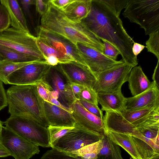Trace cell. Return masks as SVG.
<instances>
[{
    "label": "cell",
    "mask_w": 159,
    "mask_h": 159,
    "mask_svg": "<svg viewBox=\"0 0 159 159\" xmlns=\"http://www.w3.org/2000/svg\"><path fill=\"white\" fill-rule=\"evenodd\" d=\"M80 22L98 39L116 48L125 64L133 67L138 64L132 51L134 40L124 27L119 16L105 0H92L90 11Z\"/></svg>",
    "instance_id": "1"
},
{
    "label": "cell",
    "mask_w": 159,
    "mask_h": 159,
    "mask_svg": "<svg viewBox=\"0 0 159 159\" xmlns=\"http://www.w3.org/2000/svg\"><path fill=\"white\" fill-rule=\"evenodd\" d=\"M40 26L52 32L61 36L76 45L80 43L103 53L102 42L87 30L81 22L69 20L62 11L49 1L46 12L41 17Z\"/></svg>",
    "instance_id": "2"
},
{
    "label": "cell",
    "mask_w": 159,
    "mask_h": 159,
    "mask_svg": "<svg viewBox=\"0 0 159 159\" xmlns=\"http://www.w3.org/2000/svg\"><path fill=\"white\" fill-rule=\"evenodd\" d=\"M6 93L11 116L30 118L47 127L44 101L38 93L36 84L13 85Z\"/></svg>",
    "instance_id": "3"
},
{
    "label": "cell",
    "mask_w": 159,
    "mask_h": 159,
    "mask_svg": "<svg viewBox=\"0 0 159 159\" xmlns=\"http://www.w3.org/2000/svg\"><path fill=\"white\" fill-rule=\"evenodd\" d=\"M123 15L139 25L145 35L159 31V0H128Z\"/></svg>",
    "instance_id": "4"
},
{
    "label": "cell",
    "mask_w": 159,
    "mask_h": 159,
    "mask_svg": "<svg viewBox=\"0 0 159 159\" xmlns=\"http://www.w3.org/2000/svg\"><path fill=\"white\" fill-rule=\"evenodd\" d=\"M6 127L25 139L38 146L50 147L47 127L30 118L11 116L4 122Z\"/></svg>",
    "instance_id": "5"
},
{
    "label": "cell",
    "mask_w": 159,
    "mask_h": 159,
    "mask_svg": "<svg viewBox=\"0 0 159 159\" xmlns=\"http://www.w3.org/2000/svg\"><path fill=\"white\" fill-rule=\"evenodd\" d=\"M0 45L45 61L38 46L36 37L30 33L9 28L0 33Z\"/></svg>",
    "instance_id": "6"
},
{
    "label": "cell",
    "mask_w": 159,
    "mask_h": 159,
    "mask_svg": "<svg viewBox=\"0 0 159 159\" xmlns=\"http://www.w3.org/2000/svg\"><path fill=\"white\" fill-rule=\"evenodd\" d=\"M104 135L89 130L75 123L73 129L51 147L69 154L101 140Z\"/></svg>",
    "instance_id": "7"
},
{
    "label": "cell",
    "mask_w": 159,
    "mask_h": 159,
    "mask_svg": "<svg viewBox=\"0 0 159 159\" xmlns=\"http://www.w3.org/2000/svg\"><path fill=\"white\" fill-rule=\"evenodd\" d=\"M133 67L124 63L98 74L94 89L97 93H122L121 87Z\"/></svg>",
    "instance_id": "8"
},
{
    "label": "cell",
    "mask_w": 159,
    "mask_h": 159,
    "mask_svg": "<svg viewBox=\"0 0 159 159\" xmlns=\"http://www.w3.org/2000/svg\"><path fill=\"white\" fill-rule=\"evenodd\" d=\"M0 143L15 159H30L40 152L39 146L27 140L6 126H2Z\"/></svg>",
    "instance_id": "9"
},
{
    "label": "cell",
    "mask_w": 159,
    "mask_h": 159,
    "mask_svg": "<svg viewBox=\"0 0 159 159\" xmlns=\"http://www.w3.org/2000/svg\"><path fill=\"white\" fill-rule=\"evenodd\" d=\"M51 66L45 61H37L26 65L8 76L7 84L18 85L36 84L43 79Z\"/></svg>",
    "instance_id": "10"
},
{
    "label": "cell",
    "mask_w": 159,
    "mask_h": 159,
    "mask_svg": "<svg viewBox=\"0 0 159 159\" xmlns=\"http://www.w3.org/2000/svg\"><path fill=\"white\" fill-rule=\"evenodd\" d=\"M76 46L86 66L95 75L124 63L122 60H114L99 51L82 43H77Z\"/></svg>",
    "instance_id": "11"
},
{
    "label": "cell",
    "mask_w": 159,
    "mask_h": 159,
    "mask_svg": "<svg viewBox=\"0 0 159 159\" xmlns=\"http://www.w3.org/2000/svg\"><path fill=\"white\" fill-rule=\"evenodd\" d=\"M43 80L50 86L51 90L57 92L58 101L64 106L70 108L77 99L72 91L70 83L57 66H51Z\"/></svg>",
    "instance_id": "12"
},
{
    "label": "cell",
    "mask_w": 159,
    "mask_h": 159,
    "mask_svg": "<svg viewBox=\"0 0 159 159\" xmlns=\"http://www.w3.org/2000/svg\"><path fill=\"white\" fill-rule=\"evenodd\" d=\"M37 34V37L42 39L60 52L70 57L75 62L86 66L76 45L70 40L40 26L38 27Z\"/></svg>",
    "instance_id": "13"
},
{
    "label": "cell",
    "mask_w": 159,
    "mask_h": 159,
    "mask_svg": "<svg viewBox=\"0 0 159 159\" xmlns=\"http://www.w3.org/2000/svg\"><path fill=\"white\" fill-rule=\"evenodd\" d=\"M57 66L70 83L94 89L96 77L87 66L75 62L59 64Z\"/></svg>",
    "instance_id": "14"
},
{
    "label": "cell",
    "mask_w": 159,
    "mask_h": 159,
    "mask_svg": "<svg viewBox=\"0 0 159 159\" xmlns=\"http://www.w3.org/2000/svg\"><path fill=\"white\" fill-rule=\"evenodd\" d=\"M103 121L105 132L111 131L135 137L144 141L143 136L136 126L130 123L123 116L121 112L105 111Z\"/></svg>",
    "instance_id": "15"
},
{
    "label": "cell",
    "mask_w": 159,
    "mask_h": 159,
    "mask_svg": "<svg viewBox=\"0 0 159 159\" xmlns=\"http://www.w3.org/2000/svg\"><path fill=\"white\" fill-rule=\"evenodd\" d=\"M75 123L89 130L104 135L105 130L103 119L86 110L78 99L70 107Z\"/></svg>",
    "instance_id": "16"
},
{
    "label": "cell",
    "mask_w": 159,
    "mask_h": 159,
    "mask_svg": "<svg viewBox=\"0 0 159 159\" xmlns=\"http://www.w3.org/2000/svg\"><path fill=\"white\" fill-rule=\"evenodd\" d=\"M159 107V88L154 84L144 92L126 98L124 109L133 111Z\"/></svg>",
    "instance_id": "17"
},
{
    "label": "cell",
    "mask_w": 159,
    "mask_h": 159,
    "mask_svg": "<svg viewBox=\"0 0 159 159\" xmlns=\"http://www.w3.org/2000/svg\"><path fill=\"white\" fill-rule=\"evenodd\" d=\"M43 107L48 126H74L72 113L46 101H43Z\"/></svg>",
    "instance_id": "18"
},
{
    "label": "cell",
    "mask_w": 159,
    "mask_h": 159,
    "mask_svg": "<svg viewBox=\"0 0 159 159\" xmlns=\"http://www.w3.org/2000/svg\"><path fill=\"white\" fill-rule=\"evenodd\" d=\"M129 89L133 96L146 91L154 84L151 82L143 72L140 66L132 68L127 80Z\"/></svg>",
    "instance_id": "19"
},
{
    "label": "cell",
    "mask_w": 159,
    "mask_h": 159,
    "mask_svg": "<svg viewBox=\"0 0 159 159\" xmlns=\"http://www.w3.org/2000/svg\"><path fill=\"white\" fill-rule=\"evenodd\" d=\"M1 4L6 8L9 15L11 25L16 29L30 33L21 8L16 0H1Z\"/></svg>",
    "instance_id": "20"
},
{
    "label": "cell",
    "mask_w": 159,
    "mask_h": 159,
    "mask_svg": "<svg viewBox=\"0 0 159 159\" xmlns=\"http://www.w3.org/2000/svg\"><path fill=\"white\" fill-rule=\"evenodd\" d=\"M91 3L92 0H75L62 11L69 20L80 23L89 13Z\"/></svg>",
    "instance_id": "21"
},
{
    "label": "cell",
    "mask_w": 159,
    "mask_h": 159,
    "mask_svg": "<svg viewBox=\"0 0 159 159\" xmlns=\"http://www.w3.org/2000/svg\"><path fill=\"white\" fill-rule=\"evenodd\" d=\"M98 102L102 111L121 112L124 109L125 98L122 93H97Z\"/></svg>",
    "instance_id": "22"
},
{
    "label": "cell",
    "mask_w": 159,
    "mask_h": 159,
    "mask_svg": "<svg viewBox=\"0 0 159 159\" xmlns=\"http://www.w3.org/2000/svg\"><path fill=\"white\" fill-rule=\"evenodd\" d=\"M136 127L144 141L159 154V121L141 124Z\"/></svg>",
    "instance_id": "23"
},
{
    "label": "cell",
    "mask_w": 159,
    "mask_h": 159,
    "mask_svg": "<svg viewBox=\"0 0 159 159\" xmlns=\"http://www.w3.org/2000/svg\"><path fill=\"white\" fill-rule=\"evenodd\" d=\"M105 133L115 143L124 148L133 159H141L137 152L131 136L110 131H106Z\"/></svg>",
    "instance_id": "24"
},
{
    "label": "cell",
    "mask_w": 159,
    "mask_h": 159,
    "mask_svg": "<svg viewBox=\"0 0 159 159\" xmlns=\"http://www.w3.org/2000/svg\"><path fill=\"white\" fill-rule=\"evenodd\" d=\"M102 146L97 159H124L119 146L105 133L102 139Z\"/></svg>",
    "instance_id": "25"
},
{
    "label": "cell",
    "mask_w": 159,
    "mask_h": 159,
    "mask_svg": "<svg viewBox=\"0 0 159 159\" xmlns=\"http://www.w3.org/2000/svg\"><path fill=\"white\" fill-rule=\"evenodd\" d=\"M36 42L40 51L45 58V61L47 58L55 57L58 59L59 64L75 62L70 57L60 52L42 39L36 37Z\"/></svg>",
    "instance_id": "26"
},
{
    "label": "cell",
    "mask_w": 159,
    "mask_h": 159,
    "mask_svg": "<svg viewBox=\"0 0 159 159\" xmlns=\"http://www.w3.org/2000/svg\"><path fill=\"white\" fill-rule=\"evenodd\" d=\"M0 53L3 60L18 63L42 61L8 47L0 45Z\"/></svg>",
    "instance_id": "27"
},
{
    "label": "cell",
    "mask_w": 159,
    "mask_h": 159,
    "mask_svg": "<svg viewBox=\"0 0 159 159\" xmlns=\"http://www.w3.org/2000/svg\"><path fill=\"white\" fill-rule=\"evenodd\" d=\"M102 146V142L101 139L68 154L80 157L82 159H97Z\"/></svg>",
    "instance_id": "28"
},
{
    "label": "cell",
    "mask_w": 159,
    "mask_h": 159,
    "mask_svg": "<svg viewBox=\"0 0 159 159\" xmlns=\"http://www.w3.org/2000/svg\"><path fill=\"white\" fill-rule=\"evenodd\" d=\"M36 61L18 63L6 60L0 61V80L7 84V78L9 75L21 67Z\"/></svg>",
    "instance_id": "29"
},
{
    "label": "cell",
    "mask_w": 159,
    "mask_h": 159,
    "mask_svg": "<svg viewBox=\"0 0 159 159\" xmlns=\"http://www.w3.org/2000/svg\"><path fill=\"white\" fill-rule=\"evenodd\" d=\"M131 138L141 159H147L156 154H158L145 142L132 136Z\"/></svg>",
    "instance_id": "30"
},
{
    "label": "cell",
    "mask_w": 159,
    "mask_h": 159,
    "mask_svg": "<svg viewBox=\"0 0 159 159\" xmlns=\"http://www.w3.org/2000/svg\"><path fill=\"white\" fill-rule=\"evenodd\" d=\"M74 127H64L49 125L47 127L50 138V147L61 138L73 129Z\"/></svg>",
    "instance_id": "31"
},
{
    "label": "cell",
    "mask_w": 159,
    "mask_h": 159,
    "mask_svg": "<svg viewBox=\"0 0 159 159\" xmlns=\"http://www.w3.org/2000/svg\"><path fill=\"white\" fill-rule=\"evenodd\" d=\"M157 108H159V107L133 111L124 109L121 112L126 120L133 124L146 116L153 110Z\"/></svg>",
    "instance_id": "32"
},
{
    "label": "cell",
    "mask_w": 159,
    "mask_h": 159,
    "mask_svg": "<svg viewBox=\"0 0 159 159\" xmlns=\"http://www.w3.org/2000/svg\"><path fill=\"white\" fill-rule=\"evenodd\" d=\"M146 41V47L147 51L154 54L159 60V31L149 34Z\"/></svg>",
    "instance_id": "33"
},
{
    "label": "cell",
    "mask_w": 159,
    "mask_h": 159,
    "mask_svg": "<svg viewBox=\"0 0 159 159\" xmlns=\"http://www.w3.org/2000/svg\"><path fill=\"white\" fill-rule=\"evenodd\" d=\"M78 100H83L98 105L97 93L93 89L84 86L81 91L75 95Z\"/></svg>",
    "instance_id": "34"
},
{
    "label": "cell",
    "mask_w": 159,
    "mask_h": 159,
    "mask_svg": "<svg viewBox=\"0 0 159 159\" xmlns=\"http://www.w3.org/2000/svg\"><path fill=\"white\" fill-rule=\"evenodd\" d=\"M40 159H82L81 158L68 155L66 153L52 148L43 154Z\"/></svg>",
    "instance_id": "35"
},
{
    "label": "cell",
    "mask_w": 159,
    "mask_h": 159,
    "mask_svg": "<svg viewBox=\"0 0 159 159\" xmlns=\"http://www.w3.org/2000/svg\"><path fill=\"white\" fill-rule=\"evenodd\" d=\"M37 90L38 94L44 101L49 102L51 95V88L43 80L36 84Z\"/></svg>",
    "instance_id": "36"
},
{
    "label": "cell",
    "mask_w": 159,
    "mask_h": 159,
    "mask_svg": "<svg viewBox=\"0 0 159 159\" xmlns=\"http://www.w3.org/2000/svg\"><path fill=\"white\" fill-rule=\"evenodd\" d=\"M11 25L8 12L3 5L0 4V33L8 29Z\"/></svg>",
    "instance_id": "37"
},
{
    "label": "cell",
    "mask_w": 159,
    "mask_h": 159,
    "mask_svg": "<svg viewBox=\"0 0 159 159\" xmlns=\"http://www.w3.org/2000/svg\"><path fill=\"white\" fill-rule=\"evenodd\" d=\"M78 100L82 106L86 110L97 116L103 119L104 116L102 111L98 106L83 100Z\"/></svg>",
    "instance_id": "38"
},
{
    "label": "cell",
    "mask_w": 159,
    "mask_h": 159,
    "mask_svg": "<svg viewBox=\"0 0 159 159\" xmlns=\"http://www.w3.org/2000/svg\"><path fill=\"white\" fill-rule=\"evenodd\" d=\"M104 46L103 54L107 57L115 60L119 55H120L119 51L113 45L107 42L102 41Z\"/></svg>",
    "instance_id": "39"
},
{
    "label": "cell",
    "mask_w": 159,
    "mask_h": 159,
    "mask_svg": "<svg viewBox=\"0 0 159 159\" xmlns=\"http://www.w3.org/2000/svg\"><path fill=\"white\" fill-rule=\"evenodd\" d=\"M105 1L114 10L117 14L120 16L121 11L125 8L128 0Z\"/></svg>",
    "instance_id": "40"
},
{
    "label": "cell",
    "mask_w": 159,
    "mask_h": 159,
    "mask_svg": "<svg viewBox=\"0 0 159 159\" xmlns=\"http://www.w3.org/2000/svg\"><path fill=\"white\" fill-rule=\"evenodd\" d=\"M49 0H37L35 6L36 11L42 16L47 11L48 7Z\"/></svg>",
    "instance_id": "41"
},
{
    "label": "cell",
    "mask_w": 159,
    "mask_h": 159,
    "mask_svg": "<svg viewBox=\"0 0 159 159\" xmlns=\"http://www.w3.org/2000/svg\"><path fill=\"white\" fill-rule=\"evenodd\" d=\"M7 105L6 93L2 82L0 80V111Z\"/></svg>",
    "instance_id": "42"
},
{
    "label": "cell",
    "mask_w": 159,
    "mask_h": 159,
    "mask_svg": "<svg viewBox=\"0 0 159 159\" xmlns=\"http://www.w3.org/2000/svg\"><path fill=\"white\" fill-rule=\"evenodd\" d=\"M75 0H50L49 2L58 9L63 10Z\"/></svg>",
    "instance_id": "43"
},
{
    "label": "cell",
    "mask_w": 159,
    "mask_h": 159,
    "mask_svg": "<svg viewBox=\"0 0 159 159\" xmlns=\"http://www.w3.org/2000/svg\"><path fill=\"white\" fill-rule=\"evenodd\" d=\"M132 51L134 56L136 57L146 47L145 46L140 43L135 42L134 41L133 42Z\"/></svg>",
    "instance_id": "44"
},
{
    "label": "cell",
    "mask_w": 159,
    "mask_h": 159,
    "mask_svg": "<svg viewBox=\"0 0 159 159\" xmlns=\"http://www.w3.org/2000/svg\"><path fill=\"white\" fill-rule=\"evenodd\" d=\"M152 79L155 85L159 88V60H157V65L154 70Z\"/></svg>",
    "instance_id": "45"
},
{
    "label": "cell",
    "mask_w": 159,
    "mask_h": 159,
    "mask_svg": "<svg viewBox=\"0 0 159 159\" xmlns=\"http://www.w3.org/2000/svg\"><path fill=\"white\" fill-rule=\"evenodd\" d=\"M20 3L24 10L28 13L30 6L35 5L36 0H20Z\"/></svg>",
    "instance_id": "46"
},
{
    "label": "cell",
    "mask_w": 159,
    "mask_h": 159,
    "mask_svg": "<svg viewBox=\"0 0 159 159\" xmlns=\"http://www.w3.org/2000/svg\"><path fill=\"white\" fill-rule=\"evenodd\" d=\"M70 86L72 91L75 97L76 95L79 94L81 91L85 86L82 85L71 83H70Z\"/></svg>",
    "instance_id": "47"
},
{
    "label": "cell",
    "mask_w": 159,
    "mask_h": 159,
    "mask_svg": "<svg viewBox=\"0 0 159 159\" xmlns=\"http://www.w3.org/2000/svg\"><path fill=\"white\" fill-rule=\"evenodd\" d=\"M11 156L7 150L0 143V157H6Z\"/></svg>",
    "instance_id": "48"
},
{
    "label": "cell",
    "mask_w": 159,
    "mask_h": 159,
    "mask_svg": "<svg viewBox=\"0 0 159 159\" xmlns=\"http://www.w3.org/2000/svg\"><path fill=\"white\" fill-rule=\"evenodd\" d=\"M147 159H159V154H156Z\"/></svg>",
    "instance_id": "49"
},
{
    "label": "cell",
    "mask_w": 159,
    "mask_h": 159,
    "mask_svg": "<svg viewBox=\"0 0 159 159\" xmlns=\"http://www.w3.org/2000/svg\"><path fill=\"white\" fill-rule=\"evenodd\" d=\"M2 122L0 120V138L1 136L2 129Z\"/></svg>",
    "instance_id": "50"
},
{
    "label": "cell",
    "mask_w": 159,
    "mask_h": 159,
    "mask_svg": "<svg viewBox=\"0 0 159 159\" xmlns=\"http://www.w3.org/2000/svg\"><path fill=\"white\" fill-rule=\"evenodd\" d=\"M2 60H3V59L2 57V56H1V54L0 53V61Z\"/></svg>",
    "instance_id": "51"
}]
</instances>
